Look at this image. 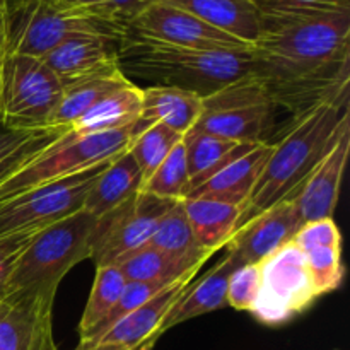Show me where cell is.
<instances>
[{"label": "cell", "mask_w": 350, "mask_h": 350, "mask_svg": "<svg viewBox=\"0 0 350 350\" xmlns=\"http://www.w3.org/2000/svg\"><path fill=\"white\" fill-rule=\"evenodd\" d=\"M253 2L262 19V33L252 48L255 74L277 106L284 103L303 111L349 81L350 7L299 0Z\"/></svg>", "instance_id": "6da1fadb"}, {"label": "cell", "mask_w": 350, "mask_h": 350, "mask_svg": "<svg viewBox=\"0 0 350 350\" xmlns=\"http://www.w3.org/2000/svg\"><path fill=\"white\" fill-rule=\"evenodd\" d=\"M349 123V81L297 113L286 135L272 144L262 174L241 207L238 228L279 202L296 197L311 171Z\"/></svg>", "instance_id": "7a4b0ae2"}, {"label": "cell", "mask_w": 350, "mask_h": 350, "mask_svg": "<svg viewBox=\"0 0 350 350\" xmlns=\"http://www.w3.org/2000/svg\"><path fill=\"white\" fill-rule=\"evenodd\" d=\"M120 68L159 79L161 85L188 89L202 98L255 74L252 50H195L149 40L126 31L118 46Z\"/></svg>", "instance_id": "3957f363"}, {"label": "cell", "mask_w": 350, "mask_h": 350, "mask_svg": "<svg viewBox=\"0 0 350 350\" xmlns=\"http://www.w3.org/2000/svg\"><path fill=\"white\" fill-rule=\"evenodd\" d=\"M98 219L79 211L31 238L16 260L0 297L19 294L55 296L62 279L77 263L91 258V238Z\"/></svg>", "instance_id": "277c9868"}, {"label": "cell", "mask_w": 350, "mask_h": 350, "mask_svg": "<svg viewBox=\"0 0 350 350\" xmlns=\"http://www.w3.org/2000/svg\"><path fill=\"white\" fill-rule=\"evenodd\" d=\"M133 129L135 126L92 133L79 139H68L64 132L40 156L0 183V204L23 191L109 163L129 149Z\"/></svg>", "instance_id": "5b68a950"}, {"label": "cell", "mask_w": 350, "mask_h": 350, "mask_svg": "<svg viewBox=\"0 0 350 350\" xmlns=\"http://www.w3.org/2000/svg\"><path fill=\"white\" fill-rule=\"evenodd\" d=\"M275 106L265 82L252 74L204 98V113L190 132L238 144L263 142Z\"/></svg>", "instance_id": "8992f818"}, {"label": "cell", "mask_w": 350, "mask_h": 350, "mask_svg": "<svg viewBox=\"0 0 350 350\" xmlns=\"http://www.w3.org/2000/svg\"><path fill=\"white\" fill-rule=\"evenodd\" d=\"M64 85L41 58L7 53L0 64V118L16 129H43Z\"/></svg>", "instance_id": "52a82bcc"}, {"label": "cell", "mask_w": 350, "mask_h": 350, "mask_svg": "<svg viewBox=\"0 0 350 350\" xmlns=\"http://www.w3.org/2000/svg\"><path fill=\"white\" fill-rule=\"evenodd\" d=\"M111 163V161H109ZM109 163L74 176L23 191L0 204V239L38 232L75 212L82 211L88 191Z\"/></svg>", "instance_id": "ba28073f"}, {"label": "cell", "mask_w": 350, "mask_h": 350, "mask_svg": "<svg viewBox=\"0 0 350 350\" xmlns=\"http://www.w3.org/2000/svg\"><path fill=\"white\" fill-rule=\"evenodd\" d=\"M260 291L252 311L269 327L287 323L318 299L304 253L293 241L258 263Z\"/></svg>", "instance_id": "9c48e42d"}, {"label": "cell", "mask_w": 350, "mask_h": 350, "mask_svg": "<svg viewBox=\"0 0 350 350\" xmlns=\"http://www.w3.org/2000/svg\"><path fill=\"white\" fill-rule=\"evenodd\" d=\"M176 202L139 191L115 211L99 217L91 238V258L96 267L115 265L125 255L146 246L161 219Z\"/></svg>", "instance_id": "30bf717a"}, {"label": "cell", "mask_w": 350, "mask_h": 350, "mask_svg": "<svg viewBox=\"0 0 350 350\" xmlns=\"http://www.w3.org/2000/svg\"><path fill=\"white\" fill-rule=\"evenodd\" d=\"M130 33L195 50H252V44L215 29L190 12L156 2L147 7L129 26Z\"/></svg>", "instance_id": "8fae6325"}, {"label": "cell", "mask_w": 350, "mask_h": 350, "mask_svg": "<svg viewBox=\"0 0 350 350\" xmlns=\"http://www.w3.org/2000/svg\"><path fill=\"white\" fill-rule=\"evenodd\" d=\"M53 301L44 294L0 297V350H58Z\"/></svg>", "instance_id": "7c38bea8"}, {"label": "cell", "mask_w": 350, "mask_h": 350, "mask_svg": "<svg viewBox=\"0 0 350 350\" xmlns=\"http://www.w3.org/2000/svg\"><path fill=\"white\" fill-rule=\"evenodd\" d=\"M303 226L296 200L286 198L238 228L226 245L243 263H260L293 241Z\"/></svg>", "instance_id": "4fadbf2b"}, {"label": "cell", "mask_w": 350, "mask_h": 350, "mask_svg": "<svg viewBox=\"0 0 350 350\" xmlns=\"http://www.w3.org/2000/svg\"><path fill=\"white\" fill-rule=\"evenodd\" d=\"M350 152V123L344 126L335 142L314 166L310 176L299 188L294 200L299 211L303 224L321 219L334 217L335 207L340 197L342 180Z\"/></svg>", "instance_id": "5bb4252c"}, {"label": "cell", "mask_w": 350, "mask_h": 350, "mask_svg": "<svg viewBox=\"0 0 350 350\" xmlns=\"http://www.w3.org/2000/svg\"><path fill=\"white\" fill-rule=\"evenodd\" d=\"M120 40L108 36H72L41 60L64 88L120 67Z\"/></svg>", "instance_id": "9a60e30c"}, {"label": "cell", "mask_w": 350, "mask_h": 350, "mask_svg": "<svg viewBox=\"0 0 350 350\" xmlns=\"http://www.w3.org/2000/svg\"><path fill=\"white\" fill-rule=\"evenodd\" d=\"M293 243L306 256L317 296L337 291L345 269L342 263V234L334 217L303 224Z\"/></svg>", "instance_id": "2e32d148"}, {"label": "cell", "mask_w": 350, "mask_h": 350, "mask_svg": "<svg viewBox=\"0 0 350 350\" xmlns=\"http://www.w3.org/2000/svg\"><path fill=\"white\" fill-rule=\"evenodd\" d=\"M198 270L200 269H193L190 272L183 273L180 279L164 287L161 293L150 297L147 303H144L142 306L123 317L118 323L113 325L94 344H109L130 350L144 344L149 338L161 337V327H163L164 320L167 318L170 311L173 310L174 304L183 296L185 291L188 289Z\"/></svg>", "instance_id": "e0dca14e"}, {"label": "cell", "mask_w": 350, "mask_h": 350, "mask_svg": "<svg viewBox=\"0 0 350 350\" xmlns=\"http://www.w3.org/2000/svg\"><path fill=\"white\" fill-rule=\"evenodd\" d=\"M272 144L267 140L255 144L252 149L226 164L204 183L191 188L185 198H214L243 207L262 174Z\"/></svg>", "instance_id": "ac0fdd59"}, {"label": "cell", "mask_w": 350, "mask_h": 350, "mask_svg": "<svg viewBox=\"0 0 350 350\" xmlns=\"http://www.w3.org/2000/svg\"><path fill=\"white\" fill-rule=\"evenodd\" d=\"M239 265H243L241 260L232 252L226 250L224 258L214 269L208 270L195 286L191 284L188 286V289L185 291L183 296L180 297V301L174 304L173 310L164 320L163 327H161V335L173 327H178L180 323L204 317L207 313H214V311L228 306L226 294H228L229 277Z\"/></svg>", "instance_id": "d6986e66"}, {"label": "cell", "mask_w": 350, "mask_h": 350, "mask_svg": "<svg viewBox=\"0 0 350 350\" xmlns=\"http://www.w3.org/2000/svg\"><path fill=\"white\" fill-rule=\"evenodd\" d=\"M204 113V98L176 85H150L142 89V106L137 126L163 123L187 135Z\"/></svg>", "instance_id": "ffe728a7"}, {"label": "cell", "mask_w": 350, "mask_h": 350, "mask_svg": "<svg viewBox=\"0 0 350 350\" xmlns=\"http://www.w3.org/2000/svg\"><path fill=\"white\" fill-rule=\"evenodd\" d=\"M190 12L215 29L228 33L248 44L262 33V19L253 0H157Z\"/></svg>", "instance_id": "44dd1931"}, {"label": "cell", "mask_w": 350, "mask_h": 350, "mask_svg": "<svg viewBox=\"0 0 350 350\" xmlns=\"http://www.w3.org/2000/svg\"><path fill=\"white\" fill-rule=\"evenodd\" d=\"M142 185L140 167L126 149L99 173L91 190L85 195L82 211L96 219L103 217L142 191Z\"/></svg>", "instance_id": "7402d4cb"}, {"label": "cell", "mask_w": 350, "mask_h": 350, "mask_svg": "<svg viewBox=\"0 0 350 350\" xmlns=\"http://www.w3.org/2000/svg\"><path fill=\"white\" fill-rule=\"evenodd\" d=\"M140 106H142V88L132 82L96 103L81 118L65 129V135L68 139H79L92 133L135 126L140 116Z\"/></svg>", "instance_id": "603a6c76"}, {"label": "cell", "mask_w": 350, "mask_h": 350, "mask_svg": "<svg viewBox=\"0 0 350 350\" xmlns=\"http://www.w3.org/2000/svg\"><path fill=\"white\" fill-rule=\"evenodd\" d=\"M181 205L202 250L214 255L226 248L238 228L239 205L214 198H183Z\"/></svg>", "instance_id": "cb8c5ba5"}, {"label": "cell", "mask_w": 350, "mask_h": 350, "mask_svg": "<svg viewBox=\"0 0 350 350\" xmlns=\"http://www.w3.org/2000/svg\"><path fill=\"white\" fill-rule=\"evenodd\" d=\"M132 84V79L123 74L122 68H113L105 74L84 79L75 84L64 88L60 101L51 113L46 126L53 129H68L77 118H81L96 103L109 96L111 92Z\"/></svg>", "instance_id": "d4e9b609"}, {"label": "cell", "mask_w": 350, "mask_h": 350, "mask_svg": "<svg viewBox=\"0 0 350 350\" xmlns=\"http://www.w3.org/2000/svg\"><path fill=\"white\" fill-rule=\"evenodd\" d=\"M147 245L163 252L187 270L202 269V265L212 256V253L202 250L195 239L181 200H178L161 219Z\"/></svg>", "instance_id": "484cf974"}, {"label": "cell", "mask_w": 350, "mask_h": 350, "mask_svg": "<svg viewBox=\"0 0 350 350\" xmlns=\"http://www.w3.org/2000/svg\"><path fill=\"white\" fill-rule=\"evenodd\" d=\"M183 142L185 152H187L190 190L204 183L221 167L255 146V144L229 142V140L200 132H188L183 137Z\"/></svg>", "instance_id": "4316f807"}, {"label": "cell", "mask_w": 350, "mask_h": 350, "mask_svg": "<svg viewBox=\"0 0 350 350\" xmlns=\"http://www.w3.org/2000/svg\"><path fill=\"white\" fill-rule=\"evenodd\" d=\"M65 129H16L0 118V183L19 167L40 156Z\"/></svg>", "instance_id": "83f0119b"}, {"label": "cell", "mask_w": 350, "mask_h": 350, "mask_svg": "<svg viewBox=\"0 0 350 350\" xmlns=\"http://www.w3.org/2000/svg\"><path fill=\"white\" fill-rule=\"evenodd\" d=\"M125 284V277L116 265H99L96 269L94 284H92L91 294H89V299L85 303L81 323H79L81 342H84L92 334V330L108 317L109 311L115 308Z\"/></svg>", "instance_id": "f1b7e54d"}, {"label": "cell", "mask_w": 350, "mask_h": 350, "mask_svg": "<svg viewBox=\"0 0 350 350\" xmlns=\"http://www.w3.org/2000/svg\"><path fill=\"white\" fill-rule=\"evenodd\" d=\"M183 137L163 123H152L147 126L135 125L129 152L140 167L144 185Z\"/></svg>", "instance_id": "f546056e"}, {"label": "cell", "mask_w": 350, "mask_h": 350, "mask_svg": "<svg viewBox=\"0 0 350 350\" xmlns=\"http://www.w3.org/2000/svg\"><path fill=\"white\" fill-rule=\"evenodd\" d=\"M123 273L125 280L150 282V280H174L190 270L178 265L174 260L164 255L159 250L146 245L135 252L129 253L115 263Z\"/></svg>", "instance_id": "4dcf8cb0"}, {"label": "cell", "mask_w": 350, "mask_h": 350, "mask_svg": "<svg viewBox=\"0 0 350 350\" xmlns=\"http://www.w3.org/2000/svg\"><path fill=\"white\" fill-rule=\"evenodd\" d=\"M188 190H190V176H188L185 142L181 139L161 163V166L154 171L152 176L146 181L142 191L167 200H183Z\"/></svg>", "instance_id": "1f68e13d"}, {"label": "cell", "mask_w": 350, "mask_h": 350, "mask_svg": "<svg viewBox=\"0 0 350 350\" xmlns=\"http://www.w3.org/2000/svg\"><path fill=\"white\" fill-rule=\"evenodd\" d=\"M260 291V267L258 263H243L229 277L228 306L239 311H252Z\"/></svg>", "instance_id": "d6a6232c"}, {"label": "cell", "mask_w": 350, "mask_h": 350, "mask_svg": "<svg viewBox=\"0 0 350 350\" xmlns=\"http://www.w3.org/2000/svg\"><path fill=\"white\" fill-rule=\"evenodd\" d=\"M34 234L36 232L9 236V238L0 239V296H2V291L9 280L14 265H16V260L19 258L23 250L26 248V245Z\"/></svg>", "instance_id": "836d02e7"}, {"label": "cell", "mask_w": 350, "mask_h": 350, "mask_svg": "<svg viewBox=\"0 0 350 350\" xmlns=\"http://www.w3.org/2000/svg\"><path fill=\"white\" fill-rule=\"evenodd\" d=\"M157 0H106V5H108L109 14L113 16V19L123 26L125 29H129L130 24L144 12L149 5L156 3Z\"/></svg>", "instance_id": "e575fe53"}, {"label": "cell", "mask_w": 350, "mask_h": 350, "mask_svg": "<svg viewBox=\"0 0 350 350\" xmlns=\"http://www.w3.org/2000/svg\"><path fill=\"white\" fill-rule=\"evenodd\" d=\"M65 2L72 3V5H75V7H81V9H88V10H92V12H98V14H101V16H105L106 19L116 23V21L113 19L111 14H109L108 5H106V0H65Z\"/></svg>", "instance_id": "d590c367"}, {"label": "cell", "mask_w": 350, "mask_h": 350, "mask_svg": "<svg viewBox=\"0 0 350 350\" xmlns=\"http://www.w3.org/2000/svg\"><path fill=\"white\" fill-rule=\"evenodd\" d=\"M9 51V27H7V10L5 2L0 0V60Z\"/></svg>", "instance_id": "8d00e7d4"}, {"label": "cell", "mask_w": 350, "mask_h": 350, "mask_svg": "<svg viewBox=\"0 0 350 350\" xmlns=\"http://www.w3.org/2000/svg\"><path fill=\"white\" fill-rule=\"evenodd\" d=\"M75 350H125V349L116 347V345H109V344H92V345H79Z\"/></svg>", "instance_id": "74e56055"}, {"label": "cell", "mask_w": 350, "mask_h": 350, "mask_svg": "<svg viewBox=\"0 0 350 350\" xmlns=\"http://www.w3.org/2000/svg\"><path fill=\"white\" fill-rule=\"evenodd\" d=\"M299 2L325 3V5H338V7H350V0H299Z\"/></svg>", "instance_id": "f35d334b"}, {"label": "cell", "mask_w": 350, "mask_h": 350, "mask_svg": "<svg viewBox=\"0 0 350 350\" xmlns=\"http://www.w3.org/2000/svg\"><path fill=\"white\" fill-rule=\"evenodd\" d=\"M157 338H159V337L149 338V340H146V342H144V344L137 345V347H133V349H130V350H152L154 349V344H156Z\"/></svg>", "instance_id": "ab89813d"}, {"label": "cell", "mask_w": 350, "mask_h": 350, "mask_svg": "<svg viewBox=\"0 0 350 350\" xmlns=\"http://www.w3.org/2000/svg\"><path fill=\"white\" fill-rule=\"evenodd\" d=\"M2 60H3V58H2ZM2 60H0V64H2Z\"/></svg>", "instance_id": "60d3db41"}]
</instances>
